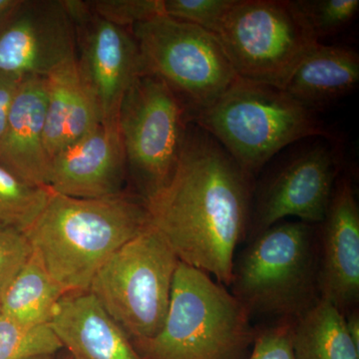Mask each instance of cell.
<instances>
[{"label": "cell", "mask_w": 359, "mask_h": 359, "mask_svg": "<svg viewBox=\"0 0 359 359\" xmlns=\"http://www.w3.org/2000/svg\"><path fill=\"white\" fill-rule=\"evenodd\" d=\"M252 179L195 123L176 171L146 202L151 224L179 261L231 287L236 249L250 230Z\"/></svg>", "instance_id": "obj_1"}, {"label": "cell", "mask_w": 359, "mask_h": 359, "mask_svg": "<svg viewBox=\"0 0 359 359\" xmlns=\"http://www.w3.org/2000/svg\"><path fill=\"white\" fill-rule=\"evenodd\" d=\"M151 224L146 203L124 192L98 199L53 192L25 231L33 252L65 294L88 292L97 271Z\"/></svg>", "instance_id": "obj_2"}, {"label": "cell", "mask_w": 359, "mask_h": 359, "mask_svg": "<svg viewBox=\"0 0 359 359\" xmlns=\"http://www.w3.org/2000/svg\"><path fill=\"white\" fill-rule=\"evenodd\" d=\"M256 332L224 285L179 262L162 328L133 344L143 359H248Z\"/></svg>", "instance_id": "obj_3"}, {"label": "cell", "mask_w": 359, "mask_h": 359, "mask_svg": "<svg viewBox=\"0 0 359 359\" xmlns=\"http://www.w3.org/2000/svg\"><path fill=\"white\" fill-rule=\"evenodd\" d=\"M191 123L211 135L250 177L290 144L332 137L316 112L283 89L240 77Z\"/></svg>", "instance_id": "obj_4"}, {"label": "cell", "mask_w": 359, "mask_h": 359, "mask_svg": "<svg viewBox=\"0 0 359 359\" xmlns=\"http://www.w3.org/2000/svg\"><path fill=\"white\" fill-rule=\"evenodd\" d=\"M320 244L313 224L280 222L235 261L231 294L252 313L295 320L320 299Z\"/></svg>", "instance_id": "obj_5"}, {"label": "cell", "mask_w": 359, "mask_h": 359, "mask_svg": "<svg viewBox=\"0 0 359 359\" xmlns=\"http://www.w3.org/2000/svg\"><path fill=\"white\" fill-rule=\"evenodd\" d=\"M179 262L150 224L106 261L88 292L134 340L151 339L166 318Z\"/></svg>", "instance_id": "obj_6"}, {"label": "cell", "mask_w": 359, "mask_h": 359, "mask_svg": "<svg viewBox=\"0 0 359 359\" xmlns=\"http://www.w3.org/2000/svg\"><path fill=\"white\" fill-rule=\"evenodd\" d=\"M131 28L145 73L171 88L190 122L237 81L223 46L204 28L164 14Z\"/></svg>", "instance_id": "obj_7"}, {"label": "cell", "mask_w": 359, "mask_h": 359, "mask_svg": "<svg viewBox=\"0 0 359 359\" xmlns=\"http://www.w3.org/2000/svg\"><path fill=\"white\" fill-rule=\"evenodd\" d=\"M215 35L238 77L280 89L320 43L290 0H235Z\"/></svg>", "instance_id": "obj_8"}, {"label": "cell", "mask_w": 359, "mask_h": 359, "mask_svg": "<svg viewBox=\"0 0 359 359\" xmlns=\"http://www.w3.org/2000/svg\"><path fill=\"white\" fill-rule=\"evenodd\" d=\"M118 123L127 172L146 203L178 167L191 123L188 113L161 78L143 73L125 94Z\"/></svg>", "instance_id": "obj_9"}, {"label": "cell", "mask_w": 359, "mask_h": 359, "mask_svg": "<svg viewBox=\"0 0 359 359\" xmlns=\"http://www.w3.org/2000/svg\"><path fill=\"white\" fill-rule=\"evenodd\" d=\"M76 33L80 72L102 114V122L119 118L125 94L145 73L140 49L126 27L103 20L88 2L65 0Z\"/></svg>", "instance_id": "obj_10"}, {"label": "cell", "mask_w": 359, "mask_h": 359, "mask_svg": "<svg viewBox=\"0 0 359 359\" xmlns=\"http://www.w3.org/2000/svg\"><path fill=\"white\" fill-rule=\"evenodd\" d=\"M76 57V33L65 0H18L0 16V74L46 77Z\"/></svg>", "instance_id": "obj_11"}, {"label": "cell", "mask_w": 359, "mask_h": 359, "mask_svg": "<svg viewBox=\"0 0 359 359\" xmlns=\"http://www.w3.org/2000/svg\"><path fill=\"white\" fill-rule=\"evenodd\" d=\"M339 165L337 149L321 141L287 160L257 196L250 216V233L255 237L287 217L309 224L323 223Z\"/></svg>", "instance_id": "obj_12"}, {"label": "cell", "mask_w": 359, "mask_h": 359, "mask_svg": "<svg viewBox=\"0 0 359 359\" xmlns=\"http://www.w3.org/2000/svg\"><path fill=\"white\" fill-rule=\"evenodd\" d=\"M126 173L119 123L102 122L52 158L48 187L68 197H111L123 192Z\"/></svg>", "instance_id": "obj_13"}, {"label": "cell", "mask_w": 359, "mask_h": 359, "mask_svg": "<svg viewBox=\"0 0 359 359\" xmlns=\"http://www.w3.org/2000/svg\"><path fill=\"white\" fill-rule=\"evenodd\" d=\"M320 244V299L342 313L359 299V207L351 180H337Z\"/></svg>", "instance_id": "obj_14"}, {"label": "cell", "mask_w": 359, "mask_h": 359, "mask_svg": "<svg viewBox=\"0 0 359 359\" xmlns=\"http://www.w3.org/2000/svg\"><path fill=\"white\" fill-rule=\"evenodd\" d=\"M46 102V78L21 80L0 136V166L32 186L48 187L50 160L44 145Z\"/></svg>", "instance_id": "obj_15"}, {"label": "cell", "mask_w": 359, "mask_h": 359, "mask_svg": "<svg viewBox=\"0 0 359 359\" xmlns=\"http://www.w3.org/2000/svg\"><path fill=\"white\" fill-rule=\"evenodd\" d=\"M48 325L74 359H143L91 292L63 295Z\"/></svg>", "instance_id": "obj_16"}, {"label": "cell", "mask_w": 359, "mask_h": 359, "mask_svg": "<svg viewBox=\"0 0 359 359\" xmlns=\"http://www.w3.org/2000/svg\"><path fill=\"white\" fill-rule=\"evenodd\" d=\"M44 145L49 160L102 123L100 107L80 72L77 57L46 77Z\"/></svg>", "instance_id": "obj_17"}, {"label": "cell", "mask_w": 359, "mask_h": 359, "mask_svg": "<svg viewBox=\"0 0 359 359\" xmlns=\"http://www.w3.org/2000/svg\"><path fill=\"white\" fill-rule=\"evenodd\" d=\"M358 81V52L320 42L297 66L283 90L304 108L316 112L346 96Z\"/></svg>", "instance_id": "obj_18"}, {"label": "cell", "mask_w": 359, "mask_h": 359, "mask_svg": "<svg viewBox=\"0 0 359 359\" xmlns=\"http://www.w3.org/2000/svg\"><path fill=\"white\" fill-rule=\"evenodd\" d=\"M292 347L294 359H359V348L346 332L344 314L321 299L292 320Z\"/></svg>", "instance_id": "obj_19"}, {"label": "cell", "mask_w": 359, "mask_h": 359, "mask_svg": "<svg viewBox=\"0 0 359 359\" xmlns=\"http://www.w3.org/2000/svg\"><path fill=\"white\" fill-rule=\"evenodd\" d=\"M65 292L32 252L0 297V313L26 325H48Z\"/></svg>", "instance_id": "obj_20"}, {"label": "cell", "mask_w": 359, "mask_h": 359, "mask_svg": "<svg viewBox=\"0 0 359 359\" xmlns=\"http://www.w3.org/2000/svg\"><path fill=\"white\" fill-rule=\"evenodd\" d=\"M49 187L32 186L0 166V224L25 233L43 211Z\"/></svg>", "instance_id": "obj_21"}, {"label": "cell", "mask_w": 359, "mask_h": 359, "mask_svg": "<svg viewBox=\"0 0 359 359\" xmlns=\"http://www.w3.org/2000/svg\"><path fill=\"white\" fill-rule=\"evenodd\" d=\"M61 348L50 325H26L0 313V359L44 358Z\"/></svg>", "instance_id": "obj_22"}, {"label": "cell", "mask_w": 359, "mask_h": 359, "mask_svg": "<svg viewBox=\"0 0 359 359\" xmlns=\"http://www.w3.org/2000/svg\"><path fill=\"white\" fill-rule=\"evenodd\" d=\"M290 2L318 42L346 28L359 11L358 0H290Z\"/></svg>", "instance_id": "obj_23"}, {"label": "cell", "mask_w": 359, "mask_h": 359, "mask_svg": "<svg viewBox=\"0 0 359 359\" xmlns=\"http://www.w3.org/2000/svg\"><path fill=\"white\" fill-rule=\"evenodd\" d=\"M233 2L235 0H163V13L215 34Z\"/></svg>", "instance_id": "obj_24"}, {"label": "cell", "mask_w": 359, "mask_h": 359, "mask_svg": "<svg viewBox=\"0 0 359 359\" xmlns=\"http://www.w3.org/2000/svg\"><path fill=\"white\" fill-rule=\"evenodd\" d=\"M94 13L113 25L128 27L161 15L163 0H98L87 1Z\"/></svg>", "instance_id": "obj_25"}, {"label": "cell", "mask_w": 359, "mask_h": 359, "mask_svg": "<svg viewBox=\"0 0 359 359\" xmlns=\"http://www.w3.org/2000/svg\"><path fill=\"white\" fill-rule=\"evenodd\" d=\"M33 252L25 233L0 224V297Z\"/></svg>", "instance_id": "obj_26"}, {"label": "cell", "mask_w": 359, "mask_h": 359, "mask_svg": "<svg viewBox=\"0 0 359 359\" xmlns=\"http://www.w3.org/2000/svg\"><path fill=\"white\" fill-rule=\"evenodd\" d=\"M294 320H280L273 327L257 330L248 359H294L292 347Z\"/></svg>", "instance_id": "obj_27"}, {"label": "cell", "mask_w": 359, "mask_h": 359, "mask_svg": "<svg viewBox=\"0 0 359 359\" xmlns=\"http://www.w3.org/2000/svg\"><path fill=\"white\" fill-rule=\"evenodd\" d=\"M21 80L0 74V136L6 127L9 110Z\"/></svg>", "instance_id": "obj_28"}, {"label": "cell", "mask_w": 359, "mask_h": 359, "mask_svg": "<svg viewBox=\"0 0 359 359\" xmlns=\"http://www.w3.org/2000/svg\"><path fill=\"white\" fill-rule=\"evenodd\" d=\"M344 323L347 334L354 344L359 348V314L358 309H351L349 313H344Z\"/></svg>", "instance_id": "obj_29"}, {"label": "cell", "mask_w": 359, "mask_h": 359, "mask_svg": "<svg viewBox=\"0 0 359 359\" xmlns=\"http://www.w3.org/2000/svg\"><path fill=\"white\" fill-rule=\"evenodd\" d=\"M18 1V0H0V16L11 11Z\"/></svg>", "instance_id": "obj_30"}, {"label": "cell", "mask_w": 359, "mask_h": 359, "mask_svg": "<svg viewBox=\"0 0 359 359\" xmlns=\"http://www.w3.org/2000/svg\"><path fill=\"white\" fill-rule=\"evenodd\" d=\"M33 359H49L48 356H44V358H33Z\"/></svg>", "instance_id": "obj_31"}]
</instances>
